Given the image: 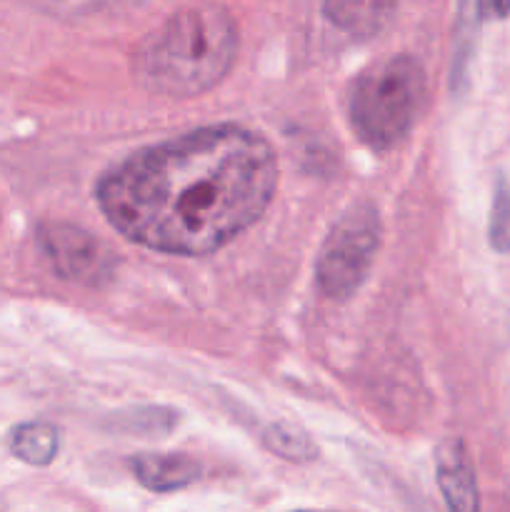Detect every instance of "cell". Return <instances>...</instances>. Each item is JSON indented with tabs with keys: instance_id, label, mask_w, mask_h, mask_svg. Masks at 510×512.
Masks as SVG:
<instances>
[{
	"instance_id": "cell-1",
	"label": "cell",
	"mask_w": 510,
	"mask_h": 512,
	"mask_svg": "<svg viewBox=\"0 0 510 512\" xmlns=\"http://www.w3.org/2000/svg\"><path fill=\"white\" fill-rule=\"evenodd\" d=\"M275 190L278 158L268 138L220 123L128 155L103 173L95 200L130 243L198 258L253 228Z\"/></svg>"
},
{
	"instance_id": "cell-2",
	"label": "cell",
	"mask_w": 510,
	"mask_h": 512,
	"mask_svg": "<svg viewBox=\"0 0 510 512\" xmlns=\"http://www.w3.org/2000/svg\"><path fill=\"white\" fill-rule=\"evenodd\" d=\"M238 43V23L225 5H185L145 35L133 55V73L150 93L195 98L223 83Z\"/></svg>"
},
{
	"instance_id": "cell-3",
	"label": "cell",
	"mask_w": 510,
	"mask_h": 512,
	"mask_svg": "<svg viewBox=\"0 0 510 512\" xmlns=\"http://www.w3.org/2000/svg\"><path fill=\"white\" fill-rule=\"evenodd\" d=\"M425 70L408 53L390 55L358 75L348 98L355 135L373 150H393L413 130L425 103Z\"/></svg>"
},
{
	"instance_id": "cell-4",
	"label": "cell",
	"mask_w": 510,
	"mask_h": 512,
	"mask_svg": "<svg viewBox=\"0 0 510 512\" xmlns=\"http://www.w3.org/2000/svg\"><path fill=\"white\" fill-rule=\"evenodd\" d=\"M383 225L373 203H355L335 220L315 260V283L330 300H348L363 288L380 250Z\"/></svg>"
},
{
	"instance_id": "cell-5",
	"label": "cell",
	"mask_w": 510,
	"mask_h": 512,
	"mask_svg": "<svg viewBox=\"0 0 510 512\" xmlns=\"http://www.w3.org/2000/svg\"><path fill=\"white\" fill-rule=\"evenodd\" d=\"M38 243L58 278L75 285L108 283L115 270L113 253L80 225L45 223L38 230Z\"/></svg>"
},
{
	"instance_id": "cell-6",
	"label": "cell",
	"mask_w": 510,
	"mask_h": 512,
	"mask_svg": "<svg viewBox=\"0 0 510 512\" xmlns=\"http://www.w3.org/2000/svg\"><path fill=\"white\" fill-rule=\"evenodd\" d=\"M435 475L450 512H480L478 480L463 440L445 438L435 448Z\"/></svg>"
},
{
	"instance_id": "cell-7",
	"label": "cell",
	"mask_w": 510,
	"mask_h": 512,
	"mask_svg": "<svg viewBox=\"0 0 510 512\" xmlns=\"http://www.w3.org/2000/svg\"><path fill=\"white\" fill-rule=\"evenodd\" d=\"M130 473L150 493H175L198 483L203 468L198 460L175 453H140L128 460Z\"/></svg>"
},
{
	"instance_id": "cell-8",
	"label": "cell",
	"mask_w": 510,
	"mask_h": 512,
	"mask_svg": "<svg viewBox=\"0 0 510 512\" xmlns=\"http://www.w3.org/2000/svg\"><path fill=\"white\" fill-rule=\"evenodd\" d=\"M403 0H323V15L350 38H373L398 13Z\"/></svg>"
},
{
	"instance_id": "cell-9",
	"label": "cell",
	"mask_w": 510,
	"mask_h": 512,
	"mask_svg": "<svg viewBox=\"0 0 510 512\" xmlns=\"http://www.w3.org/2000/svg\"><path fill=\"white\" fill-rule=\"evenodd\" d=\"M60 448L58 430L43 420H30V423H20L10 433V453L25 465L33 468H45L55 460Z\"/></svg>"
},
{
	"instance_id": "cell-10",
	"label": "cell",
	"mask_w": 510,
	"mask_h": 512,
	"mask_svg": "<svg viewBox=\"0 0 510 512\" xmlns=\"http://www.w3.org/2000/svg\"><path fill=\"white\" fill-rule=\"evenodd\" d=\"M263 445L288 463H310L318 458V445L300 425L273 423L265 428Z\"/></svg>"
},
{
	"instance_id": "cell-11",
	"label": "cell",
	"mask_w": 510,
	"mask_h": 512,
	"mask_svg": "<svg viewBox=\"0 0 510 512\" xmlns=\"http://www.w3.org/2000/svg\"><path fill=\"white\" fill-rule=\"evenodd\" d=\"M33 8L65 20L95 18V15H113L123 10L140 8L148 0H28Z\"/></svg>"
},
{
	"instance_id": "cell-12",
	"label": "cell",
	"mask_w": 510,
	"mask_h": 512,
	"mask_svg": "<svg viewBox=\"0 0 510 512\" xmlns=\"http://www.w3.org/2000/svg\"><path fill=\"white\" fill-rule=\"evenodd\" d=\"M490 248L498 253H510V183L505 175H498L493 190V205H490V223H488Z\"/></svg>"
},
{
	"instance_id": "cell-13",
	"label": "cell",
	"mask_w": 510,
	"mask_h": 512,
	"mask_svg": "<svg viewBox=\"0 0 510 512\" xmlns=\"http://www.w3.org/2000/svg\"><path fill=\"white\" fill-rule=\"evenodd\" d=\"M478 15L483 20H503L510 15V0H478Z\"/></svg>"
},
{
	"instance_id": "cell-14",
	"label": "cell",
	"mask_w": 510,
	"mask_h": 512,
	"mask_svg": "<svg viewBox=\"0 0 510 512\" xmlns=\"http://www.w3.org/2000/svg\"><path fill=\"white\" fill-rule=\"evenodd\" d=\"M295 512H323V510H295Z\"/></svg>"
}]
</instances>
